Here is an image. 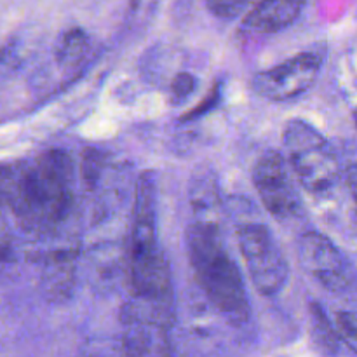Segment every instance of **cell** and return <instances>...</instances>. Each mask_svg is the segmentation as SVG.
<instances>
[{
    "instance_id": "cell-12",
    "label": "cell",
    "mask_w": 357,
    "mask_h": 357,
    "mask_svg": "<svg viewBox=\"0 0 357 357\" xmlns=\"http://www.w3.org/2000/svg\"><path fill=\"white\" fill-rule=\"evenodd\" d=\"M89 47L91 40L86 31L80 30V28H72V30L65 31L58 40L56 59L65 68H72V66L82 63V59L89 52Z\"/></svg>"
},
{
    "instance_id": "cell-3",
    "label": "cell",
    "mask_w": 357,
    "mask_h": 357,
    "mask_svg": "<svg viewBox=\"0 0 357 357\" xmlns=\"http://www.w3.org/2000/svg\"><path fill=\"white\" fill-rule=\"evenodd\" d=\"M195 281L209 302L234 324L250 319V300L241 272L227 251L216 223L194 222L185 234Z\"/></svg>"
},
{
    "instance_id": "cell-18",
    "label": "cell",
    "mask_w": 357,
    "mask_h": 357,
    "mask_svg": "<svg viewBox=\"0 0 357 357\" xmlns=\"http://www.w3.org/2000/svg\"><path fill=\"white\" fill-rule=\"evenodd\" d=\"M354 117H356V126H357V112H356V115H354Z\"/></svg>"
},
{
    "instance_id": "cell-8",
    "label": "cell",
    "mask_w": 357,
    "mask_h": 357,
    "mask_svg": "<svg viewBox=\"0 0 357 357\" xmlns=\"http://www.w3.org/2000/svg\"><path fill=\"white\" fill-rule=\"evenodd\" d=\"M298 258L302 267L330 293L351 288V265L324 234L310 230L300 236Z\"/></svg>"
},
{
    "instance_id": "cell-4",
    "label": "cell",
    "mask_w": 357,
    "mask_h": 357,
    "mask_svg": "<svg viewBox=\"0 0 357 357\" xmlns=\"http://www.w3.org/2000/svg\"><path fill=\"white\" fill-rule=\"evenodd\" d=\"M289 164L305 190L326 194L340 180V166L328 139L309 122L291 119L284 128Z\"/></svg>"
},
{
    "instance_id": "cell-14",
    "label": "cell",
    "mask_w": 357,
    "mask_h": 357,
    "mask_svg": "<svg viewBox=\"0 0 357 357\" xmlns=\"http://www.w3.org/2000/svg\"><path fill=\"white\" fill-rule=\"evenodd\" d=\"M337 333L340 340L357 354V312L354 310H340L337 312Z\"/></svg>"
},
{
    "instance_id": "cell-6",
    "label": "cell",
    "mask_w": 357,
    "mask_h": 357,
    "mask_svg": "<svg viewBox=\"0 0 357 357\" xmlns=\"http://www.w3.org/2000/svg\"><path fill=\"white\" fill-rule=\"evenodd\" d=\"M323 65L319 51H305L251 79V87L258 96L271 101H288L314 86Z\"/></svg>"
},
{
    "instance_id": "cell-7",
    "label": "cell",
    "mask_w": 357,
    "mask_h": 357,
    "mask_svg": "<svg viewBox=\"0 0 357 357\" xmlns=\"http://www.w3.org/2000/svg\"><path fill=\"white\" fill-rule=\"evenodd\" d=\"M253 185L261 204L278 220L293 218L302 209V201L289 180L284 157L275 150H267L253 166Z\"/></svg>"
},
{
    "instance_id": "cell-16",
    "label": "cell",
    "mask_w": 357,
    "mask_h": 357,
    "mask_svg": "<svg viewBox=\"0 0 357 357\" xmlns=\"http://www.w3.org/2000/svg\"><path fill=\"white\" fill-rule=\"evenodd\" d=\"M195 89V79L194 75L187 72L178 73L171 82V94H173V103H180L185 98L190 96Z\"/></svg>"
},
{
    "instance_id": "cell-9",
    "label": "cell",
    "mask_w": 357,
    "mask_h": 357,
    "mask_svg": "<svg viewBox=\"0 0 357 357\" xmlns=\"http://www.w3.org/2000/svg\"><path fill=\"white\" fill-rule=\"evenodd\" d=\"M307 0H260L244 16L241 31L248 35H274L291 26Z\"/></svg>"
},
{
    "instance_id": "cell-13",
    "label": "cell",
    "mask_w": 357,
    "mask_h": 357,
    "mask_svg": "<svg viewBox=\"0 0 357 357\" xmlns=\"http://www.w3.org/2000/svg\"><path fill=\"white\" fill-rule=\"evenodd\" d=\"M310 316H312V323H314V331L319 337L321 345H324L330 351H335L338 344V333L335 331V328L331 326L330 319L326 317L324 310L317 305L316 302L310 303Z\"/></svg>"
},
{
    "instance_id": "cell-15",
    "label": "cell",
    "mask_w": 357,
    "mask_h": 357,
    "mask_svg": "<svg viewBox=\"0 0 357 357\" xmlns=\"http://www.w3.org/2000/svg\"><path fill=\"white\" fill-rule=\"evenodd\" d=\"M250 3L251 0H206L209 13L222 20H234L241 13H244Z\"/></svg>"
},
{
    "instance_id": "cell-11",
    "label": "cell",
    "mask_w": 357,
    "mask_h": 357,
    "mask_svg": "<svg viewBox=\"0 0 357 357\" xmlns=\"http://www.w3.org/2000/svg\"><path fill=\"white\" fill-rule=\"evenodd\" d=\"M73 281V260L70 251L54 253L45 261L44 271V288L52 298L66 296L72 289Z\"/></svg>"
},
{
    "instance_id": "cell-2",
    "label": "cell",
    "mask_w": 357,
    "mask_h": 357,
    "mask_svg": "<svg viewBox=\"0 0 357 357\" xmlns=\"http://www.w3.org/2000/svg\"><path fill=\"white\" fill-rule=\"evenodd\" d=\"M131 284L138 309L167 328L173 310V284L166 257L157 236L155 176L146 171L136 185L131 230Z\"/></svg>"
},
{
    "instance_id": "cell-5",
    "label": "cell",
    "mask_w": 357,
    "mask_h": 357,
    "mask_svg": "<svg viewBox=\"0 0 357 357\" xmlns=\"http://www.w3.org/2000/svg\"><path fill=\"white\" fill-rule=\"evenodd\" d=\"M237 243L253 288L261 296H274L284 288L289 275L288 261L264 223H244L237 229Z\"/></svg>"
},
{
    "instance_id": "cell-1",
    "label": "cell",
    "mask_w": 357,
    "mask_h": 357,
    "mask_svg": "<svg viewBox=\"0 0 357 357\" xmlns=\"http://www.w3.org/2000/svg\"><path fill=\"white\" fill-rule=\"evenodd\" d=\"M2 197L26 232L58 229L73 208V162L65 150H49L3 166Z\"/></svg>"
},
{
    "instance_id": "cell-10",
    "label": "cell",
    "mask_w": 357,
    "mask_h": 357,
    "mask_svg": "<svg viewBox=\"0 0 357 357\" xmlns=\"http://www.w3.org/2000/svg\"><path fill=\"white\" fill-rule=\"evenodd\" d=\"M190 202L195 222L216 223L220 211V188L211 171H202L194 176L190 185Z\"/></svg>"
},
{
    "instance_id": "cell-17",
    "label": "cell",
    "mask_w": 357,
    "mask_h": 357,
    "mask_svg": "<svg viewBox=\"0 0 357 357\" xmlns=\"http://www.w3.org/2000/svg\"><path fill=\"white\" fill-rule=\"evenodd\" d=\"M220 101V84H215V87H213L211 93L206 96V100L202 101L201 105H197L195 108H192L188 114H185L183 117H181V121L183 122H188V121H194V119H199L201 115L208 114V112H211L213 108L216 107V103Z\"/></svg>"
}]
</instances>
